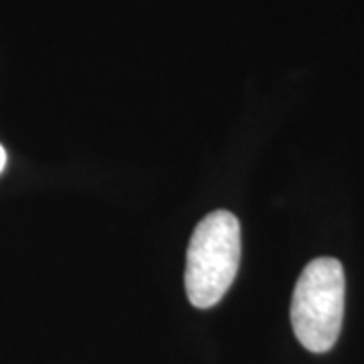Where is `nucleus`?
<instances>
[{
    "mask_svg": "<svg viewBox=\"0 0 364 364\" xmlns=\"http://www.w3.org/2000/svg\"><path fill=\"white\" fill-rule=\"evenodd\" d=\"M4 166H6V150L0 146V172L4 170Z\"/></svg>",
    "mask_w": 364,
    "mask_h": 364,
    "instance_id": "nucleus-3",
    "label": "nucleus"
},
{
    "mask_svg": "<svg viewBox=\"0 0 364 364\" xmlns=\"http://www.w3.org/2000/svg\"><path fill=\"white\" fill-rule=\"evenodd\" d=\"M344 269L340 261L320 257L306 265L291 298L296 338L310 352H328L340 336L344 316Z\"/></svg>",
    "mask_w": 364,
    "mask_h": 364,
    "instance_id": "nucleus-2",
    "label": "nucleus"
},
{
    "mask_svg": "<svg viewBox=\"0 0 364 364\" xmlns=\"http://www.w3.org/2000/svg\"><path fill=\"white\" fill-rule=\"evenodd\" d=\"M241 259V225L233 213L215 210L196 225L188 253L184 286L195 308L219 304L233 284Z\"/></svg>",
    "mask_w": 364,
    "mask_h": 364,
    "instance_id": "nucleus-1",
    "label": "nucleus"
}]
</instances>
